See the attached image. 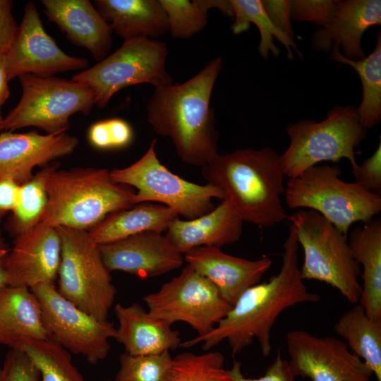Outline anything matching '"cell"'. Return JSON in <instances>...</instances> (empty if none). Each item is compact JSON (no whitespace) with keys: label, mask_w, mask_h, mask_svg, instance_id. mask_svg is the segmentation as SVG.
<instances>
[{"label":"cell","mask_w":381,"mask_h":381,"mask_svg":"<svg viewBox=\"0 0 381 381\" xmlns=\"http://www.w3.org/2000/svg\"><path fill=\"white\" fill-rule=\"evenodd\" d=\"M298 246L296 232L290 225L279 272L246 290L211 331L182 341L180 347L190 348L202 342V349L208 351L226 340L235 356L256 339L262 354L268 356L272 351V329L281 313L296 305L321 299L318 294L309 291L301 277Z\"/></svg>","instance_id":"6da1fadb"},{"label":"cell","mask_w":381,"mask_h":381,"mask_svg":"<svg viewBox=\"0 0 381 381\" xmlns=\"http://www.w3.org/2000/svg\"><path fill=\"white\" fill-rule=\"evenodd\" d=\"M222 62L217 57L188 80L155 88L147 104L154 131L169 138L180 159L190 165L202 167L219 154L210 99Z\"/></svg>","instance_id":"7a4b0ae2"},{"label":"cell","mask_w":381,"mask_h":381,"mask_svg":"<svg viewBox=\"0 0 381 381\" xmlns=\"http://www.w3.org/2000/svg\"><path fill=\"white\" fill-rule=\"evenodd\" d=\"M201 168L207 183L224 192L243 222L271 227L288 219L282 198L285 175L273 148L218 154Z\"/></svg>","instance_id":"3957f363"},{"label":"cell","mask_w":381,"mask_h":381,"mask_svg":"<svg viewBox=\"0 0 381 381\" xmlns=\"http://www.w3.org/2000/svg\"><path fill=\"white\" fill-rule=\"evenodd\" d=\"M46 180L47 202L40 222L86 230L109 214L135 205V192L114 181L105 169L56 170Z\"/></svg>","instance_id":"277c9868"},{"label":"cell","mask_w":381,"mask_h":381,"mask_svg":"<svg viewBox=\"0 0 381 381\" xmlns=\"http://www.w3.org/2000/svg\"><path fill=\"white\" fill-rule=\"evenodd\" d=\"M341 174L339 167L323 164L289 179L284 193L286 206L315 211L348 235L353 224L368 223L380 212L381 196L344 181Z\"/></svg>","instance_id":"5b68a950"},{"label":"cell","mask_w":381,"mask_h":381,"mask_svg":"<svg viewBox=\"0 0 381 381\" xmlns=\"http://www.w3.org/2000/svg\"><path fill=\"white\" fill-rule=\"evenodd\" d=\"M303 251V280L326 283L351 304L359 303L361 267L354 260L347 235L315 211L299 209L288 217Z\"/></svg>","instance_id":"8992f818"},{"label":"cell","mask_w":381,"mask_h":381,"mask_svg":"<svg viewBox=\"0 0 381 381\" xmlns=\"http://www.w3.org/2000/svg\"><path fill=\"white\" fill-rule=\"evenodd\" d=\"M286 132L290 143L280 155V163L289 179L323 162L345 158L351 167L356 165L355 149L366 135L357 109L351 105L335 106L321 121L303 119L289 123Z\"/></svg>","instance_id":"52a82bcc"},{"label":"cell","mask_w":381,"mask_h":381,"mask_svg":"<svg viewBox=\"0 0 381 381\" xmlns=\"http://www.w3.org/2000/svg\"><path fill=\"white\" fill-rule=\"evenodd\" d=\"M56 228L61 243L59 292L80 310L99 320H107L116 289L98 245L86 230Z\"/></svg>","instance_id":"ba28073f"},{"label":"cell","mask_w":381,"mask_h":381,"mask_svg":"<svg viewBox=\"0 0 381 381\" xmlns=\"http://www.w3.org/2000/svg\"><path fill=\"white\" fill-rule=\"evenodd\" d=\"M156 144L154 139L135 162L110 171L116 183L137 189L135 205L148 201L161 202L179 217L192 219L211 211L214 207V198H225L224 192L215 186L192 183L169 171L159 161Z\"/></svg>","instance_id":"9c48e42d"},{"label":"cell","mask_w":381,"mask_h":381,"mask_svg":"<svg viewBox=\"0 0 381 381\" xmlns=\"http://www.w3.org/2000/svg\"><path fill=\"white\" fill-rule=\"evenodd\" d=\"M167 54L163 42L144 37L125 40L116 51L72 80L88 86L95 95V105L104 108L125 87L140 83L155 88L172 85L166 68Z\"/></svg>","instance_id":"30bf717a"},{"label":"cell","mask_w":381,"mask_h":381,"mask_svg":"<svg viewBox=\"0 0 381 381\" xmlns=\"http://www.w3.org/2000/svg\"><path fill=\"white\" fill-rule=\"evenodd\" d=\"M18 78L22 96L17 105L4 117L3 130L35 126L47 134L66 132L73 114H88L95 105L92 90L83 83L31 74Z\"/></svg>","instance_id":"8fae6325"},{"label":"cell","mask_w":381,"mask_h":381,"mask_svg":"<svg viewBox=\"0 0 381 381\" xmlns=\"http://www.w3.org/2000/svg\"><path fill=\"white\" fill-rule=\"evenodd\" d=\"M143 301L153 317L170 325L186 322L198 336L211 331L232 306L208 279L188 265Z\"/></svg>","instance_id":"7c38bea8"},{"label":"cell","mask_w":381,"mask_h":381,"mask_svg":"<svg viewBox=\"0 0 381 381\" xmlns=\"http://www.w3.org/2000/svg\"><path fill=\"white\" fill-rule=\"evenodd\" d=\"M40 303L43 322L52 338L69 352L97 364L109 354L115 339L114 322L99 320L62 296L51 283L30 289Z\"/></svg>","instance_id":"4fadbf2b"},{"label":"cell","mask_w":381,"mask_h":381,"mask_svg":"<svg viewBox=\"0 0 381 381\" xmlns=\"http://www.w3.org/2000/svg\"><path fill=\"white\" fill-rule=\"evenodd\" d=\"M293 375L312 381H372L373 373L347 344L335 337H318L302 329L286 335Z\"/></svg>","instance_id":"5bb4252c"},{"label":"cell","mask_w":381,"mask_h":381,"mask_svg":"<svg viewBox=\"0 0 381 381\" xmlns=\"http://www.w3.org/2000/svg\"><path fill=\"white\" fill-rule=\"evenodd\" d=\"M9 81L25 74L51 77L59 73L85 70L88 61L63 52L44 29L37 9L28 2L16 37L5 54Z\"/></svg>","instance_id":"9a60e30c"},{"label":"cell","mask_w":381,"mask_h":381,"mask_svg":"<svg viewBox=\"0 0 381 381\" xmlns=\"http://www.w3.org/2000/svg\"><path fill=\"white\" fill-rule=\"evenodd\" d=\"M61 243L56 227L40 222L16 236L5 260L7 284L32 287L54 284L61 260Z\"/></svg>","instance_id":"2e32d148"},{"label":"cell","mask_w":381,"mask_h":381,"mask_svg":"<svg viewBox=\"0 0 381 381\" xmlns=\"http://www.w3.org/2000/svg\"><path fill=\"white\" fill-rule=\"evenodd\" d=\"M98 246L110 272L123 271L140 278L164 274L180 267L184 261L183 255L159 232H143Z\"/></svg>","instance_id":"e0dca14e"},{"label":"cell","mask_w":381,"mask_h":381,"mask_svg":"<svg viewBox=\"0 0 381 381\" xmlns=\"http://www.w3.org/2000/svg\"><path fill=\"white\" fill-rule=\"evenodd\" d=\"M78 139L66 132L41 135L36 131L0 133V180L20 185L32 177L37 166L72 153Z\"/></svg>","instance_id":"ac0fdd59"},{"label":"cell","mask_w":381,"mask_h":381,"mask_svg":"<svg viewBox=\"0 0 381 381\" xmlns=\"http://www.w3.org/2000/svg\"><path fill=\"white\" fill-rule=\"evenodd\" d=\"M183 258L231 306L246 290L259 283L272 265V259L265 255L250 260L229 255L214 246L194 248L184 253Z\"/></svg>","instance_id":"d6986e66"},{"label":"cell","mask_w":381,"mask_h":381,"mask_svg":"<svg viewBox=\"0 0 381 381\" xmlns=\"http://www.w3.org/2000/svg\"><path fill=\"white\" fill-rule=\"evenodd\" d=\"M380 23L381 1H339L333 18L314 32L312 44L315 50L325 52L341 45L345 58L361 60L365 57L361 47L364 32Z\"/></svg>","instance_id":"ffe728a7"},{"label":"cell","mask_w":381,"mask_h":381,"mask_svg":"<svg viewBox=\"0 0 381 381\" xmlns=\"http://www.w3.org/2000/svg\"><path fill=\"white\" fill-rule=\"evenodd\" d=\"M44 13L74 44L102 61L112 45L111 28L89 0H42Z\"/></svg>","instance_id":"44dd1931"},{"label":"cell","mask_w":381,"mask_h":381,"mask_svg":"<svg viewBox=\"0 0 381 381\" xmlns=\"http://www.w3.org/2000/svg\"><path fill=\"white\" fill-rule=\"evenodd\" d=\"M243 221L227 198L209 212L192 219H174L165 231L174 248L183 255L200 246L221 248L239 240Z\"/></svg>","instance_id":"7402d4cb"},{"label":"cell","mask_w":381,"mask_h":381,"mask_svg":"<svg viewBox=\"0 0 381 381\" xmlns=\"http://www.w3.org/2000/svg\"><path fill=\"white\" fill-rule=\"evenodd\" d=\"M114 313L118 320L116 339L130 355H149L176 350L182 342L180 332L150 314L142 306L117 303Z\"/></svg>","instance_id":"603a6c76"},{"label":"cell","mask_w":381,"mask_h":381,"mask_svg":"<svg viewBox=\"0 0 381 381\" xmlns=\"http://www.w3.org/2000/svg\"><path fill=\"white\" fill-rule=\"evenodd\" d=\"M53 339L30 289L6 286L0 291V344L17 349L30 340Z\"/></svg>","instance_id":"cb8c5ba5"},{"label":"cell","mask_w":381,"mask_h":381,"mask_svg":"<svg viewBox=\"0 0 381 381\" xmlns=\"http://www.w3.org/2000/svg\"><path fill=\"white\" fill-rule=\"evenodd\" d=\"M95 8L111 30L125 40L157 37L169 32L159 0H95Z\"/></svg>","instance_id":"d4e9b609"},{"label":"cell","mask_w":381,"mask_h":381,"mask_svg":"<svg viewBox=\"0 0 381 381\" xmlns=\"http://www.w3.org/2000/svg\"><path fill=\"white\" fill-rule=\"evenodd\" d=\"M348 242L354 260L362 267L359 303L366 315L381 320V219L354 228Z\"/></svg>","instance_id":"484cf974"},{"label":"cell","mask_w":381,"mask_h":381,"mask_svg":"<svg viewBox=\"0 0 381 381\" xmlns=\"http://www.w3.org/2000/svg\"><path fill=\"white\" fill-rule=\"evenodd\" d=\"M178 217L174 210L165 205L140 204L109 214L88 233L96 244L103 245L143 232L162 233Z\"/></svg>","instance_id":"4316f807"},{"label":"cell","mask_w":381,"mask_h":381,"mask_svg":"<svg viewBox=\"0 0 381 381\" xmlns=\"http://www.w3.org/2000/svg\"><path fill=\"white\" fill-rule=\"evenodd\" d=\"M334 329L381 381V320L368 317L358 303L339 318Z\"/></svg>","instance_id":"83f0119b"},{"label":"cell","mask_w":381,"mask_h":381,"mask_svg":"<svg viewBox=\"0 0 381 381\" xmlns=\"http://www.w3.org/2000/svg\"><path fill=\"white\" fill-rule=\"evenodd\" d=\"M331 59L353 67L358 73L363 88L362 102L357 109L361 125L366 130L380 123L381 119V35H377V43L373 52L361 60L345 58L339 47L331 49Z\"/></svg>","instance_id":"f1b7e54d"},{"label":"cell","mask_w":381,"mask_h":381,"mask_svg":"<svg viewBox=\"0 0 381 381\" xmlns=\"http://www.w3.org/2000/svg\"><path fill=\"white\" fill-rule=\"evenodd\" d=\"M231 2L234 12L231 28L233 33L238 35L245 32L250 23H254L260 35L258 52L264 59L268 58L270 52L274 56H279V50L274 44V38L284 46L289 59L294 57L293 49L300 54L294 40L278 30L270 20L261 0H231Z\"/></svg>","instance_id":"f546056e"},{"label":"cell","mask_w":381,"mask_h":381,"mask_svg":"<svg viewBox=\"0 0 381 381\" xmlns=\"http://www.w3.org/2000/svg\"><path fill=\"white\" fill-rule=\"evenodd\" d=\"M17 349L23 351L35 364L40 381H86L70 352L54 339L27 341Z\"/></svg>","instance_id":"4dcf8cb0"},{"label":"cell","mask_w":381,"mask_h":381,"mask_svg":"<svg viewBox=\"0 0 381 381\" xmlns=\"http://www.w3.org/2000/svg\"><path fill=\"white\" fill-rule=\"evenodd\" d=\"M51 168L43 169L19 185L10 221V226L16 236L32 229L40 222L47 202L46 180Z\"/></svg>","instance_id":"1f68e13d"},{"label":"cell","mask_w":381,"mask_h":381,"mask_svg":"<svg viewBox=\"0 0 381 381\" xmlns=\"http://www.w3.org/2000/svg\"><path fill=\"white\" fill-rule=\"evenodd\" d=\"M224 361L219 351L180 353L173 358L169 381H234L224 368Z\"/></svg>","instance_id":"d6a6232c"},{"label":"cell","mask_w":381,"mask_h":381,"mask_svg":"<svg viewBox=\"0 0 381 381\" xmlns=\"http://www.w3.org/2000/svg\"><path fill=\"white\" fill-rule=\"evenodd\" d=\"M172 363L169 351L137 356L124 352L114 381H169Z\"/></svg>","instance_id":"836d02e7"},{"label":"cell","mask_w":381,"mask_h":381,"mask_svg":"<svg viewBox=\"0 0 381 381\" xmlns=\"http://www.w3.org/2000/svg\"><path fill=\"white\" fill-rule=\"evenodd\" d=\"M167 18L169 32L174 38L188 39L202 31L208 12L199 0H159Z\"/></svg>","instance_id":"e575fe53"},{"label":"cell","mask_w":381,"mask_h":381,"mask_svg":"<svg viewBox=\"0 0 381 381\" xmlns=\"http://www.w3.org/2000/svg\"><path fill=\"white\" fill-rule=\"evenodd\" d=\"M91 144L99 149L121 148L128 145L133 138L131 125L121 119L98 121L89 129Z\"/></svg>","instance_id":"d590c367"},{"label":"cell","mask_w":381,"mask_h":381,"mask_svg":"<svg viewBox=\"0 0 381 381\" xmlns=\"http://www.w3.org/2000/svg\"><path fill=\"white\" fill-rule=\"evenodd\" d=\"M339 1L336 0L290 1L291 20L311 22L323 27L333 18Z\"/></svg>","instance_id":"8d00e7d4"},{"label":"cell","mask_w":381,"mask_h":381,"mask_svg":"<svg viewBox=\"0 0 381 381\" xmlns=\"http://www.w3.org/2000/svg\"><path fill=\"white\" fill-rule=\"evenodd\" d=\"M0 381H40V373L23 351L11 349L0 368Z\"/></svg>","instance_id":"74e56055"},{"label":"cell","mask_w":381,"mask_h":381,"mask_svg":"<svg viewBox=\"0 0 381 381\" xmlns=\"http://www.w3.org/2000/svg\"><path fill=\"white\" fill-rule=\"evenodd\" d=\"M355 182L366 190L380 195L381 193V142L373 154L352 167Z\"/></svg>","instance_id":"f35d334b"},{"label":"cell","mask_w":381,"mask_h":381,"mask_svg":"<svg viewBox=\"0 0 381 381\" xmlns=\"http://www.w3.org/2000/svg\"><path fill=\"white\" fill-rule=\"evenodd\" d=\"M234 381H296L288 361L278 352L274 361L267 368L265 374L257 378L246 377L242 373L241 363L234 361L231 368L227 370Z\"/></svg>","instance_id":"ab89813d"},{"label":"cell","mask_w":381,"mask_h":381,"mask_svg":"<svg viewBox=\"0 0 381 381\" xmlns=\"http://www.w3.org/2000/svg\"><path fill=\"white\" fill-rule=\"evenodd\" d=\"M261 1L265 11L274 25L289 38L294 40L290 1L261 0Z\"/></svg>","instance_id":"60d3db41"},{"label":"cell","mask_w":381,"mask_h":381,"mask_svg":"<svg viewBox=\"0 0 381 381\" xmlns=\"http://www.w3.org/2000/svg\"><path fill=\"white\" fill-rule=\"evenodd\" d=\"M13 2L0 0V53L5 54L12 45L18 27L12 14Z\"/></svg>","instance_id":"b9f144b4"},{"label":"cell","mask_w":381,"mask_h":381,"mask_svg":"<svg viewBox=\"0 0 381 381\" xmlns=\"http://www.w3.org/2000/svg\"><path fill=\"white\" fill-rule=\"evenodd\" d=\"M19 184L11 179L0 180V221L12 212L17 200Z\"/></svg>","instance_id":"7bdbcfd3"},{"label":"cell","mask_w":381,"mask_h":381,"mask_svg":"<svg viewBox=\"0 0 381 381\" xmlns=\"http://www.w3.org/2000/svg\"><path fill=\"white\" fill-rule=\"evenodd\" d=\"M5 54L0 53V111L10 95Z\"/></svg>","instance_id":"ee69618b"},{"label":"cell","mask_w":381,"mask_h":381,"mask_svg":"<svg viewBox=\"0 0 381 381\" xmlns=\"http://www.w3.org/2000/svg\"><path fill=\"white\" fill-rule=\"evenodd\" d=\"M199 1L207 12L211 8H217L223 15L234 18V12L231 0H199Z\"/></svg>","instance_id":"f6af8a7d"},{"label":"cell","mask_w":381,"mask_h":381,"mask_svg":"<svg viewBox=\"0 0 381 381\" xmlns=\"http://www.w3.org/2000/svg\"><path fill=\"white\" fill-rule=\"evenodd\" d=\"M6 246L0 238V291L7 286V277L5 270V260L8 253Z\"/></svg>","instance_id":"bcb514c9"},{"label":"cell","mask_w":381,"mask_h":381,"mask_svg":"<svg viewBox=\"0 0 381 381\" xmlns=\"http://www.w3.org/2000/svg\"><path fill=\"white\" fill-rule=\"evenodd\" d=\"M3 119L4 118L1 116V112H0V131L3 130L2 129Z\"/></svg>","instance_id":"7dc6e473"},{"label":"cell","mask_w":381,"mask_h":381,"mask_svg":"<svg viewBox=\"0 0 381 381\" xmlns=\"http://www.w3.org/2000/svg\"><path fill=\"white\" fill-rule=\"evenodd\" d=\"M108 381H111V380H108Z\"/></svg>","instance_id":"c3c4849f"}]
</instances>
